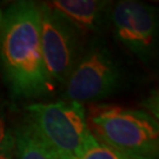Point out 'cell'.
Listing matches in <instances>:
<instances>
[{
	"instance_id": "cell-1",
	"label": "cell",
	"mask_w": 159,
	"mask_h": 159,
	"mask_svg": "<svg viewBox=\"0 0 159 159\" xmlns=\"http://www.w3.org/2000/svg\"><path fill=\"white\" fill-rule=\"evenodd\" d=\"M0 60L17 97L32 98L51 91L41 53L40 8L35 2H13L2 14Z\"/></svg>"
},
{
	"instance_id": "cell-2",
	"label": "cell",
	"mask_w": 159,
	"mask_h": 159,
	"mask_svg": "<svg viewBox=\"0 0 159 159\" xmlns=\"http://www.w3.org/2000/svg\"><path fill=\"white\" fill-rule=\"evenodd\" d=\"M86 119L99 143L133 159H158V123L148 112L102 104L93 105Z\"/></svg>"
},
{
	"instance_id": "cell-3",
	"label": "cell",
	"mask_w": 159,
	"mask_h": 159,
	"mask_svg": "<svg viewBox=\"0 0 159 159\" xmlns=\"http://www.w3.org/2000/svg\"><path fill=\"white\" fill-rule=\"evenodd\" d=\"M29 123L59 159H77L97 139L87 125L84 105L71 100L27 106Z\"/></svg>"
},
{
	"instance_id": "cell-4",
	"label": "cell",
	"mask_w": 159,
	"mask_h": 159,
	"mask_svg": "<svg viewBox=\"0 0 159 159\" xmlns=\"http://www.w3.org/2000/svg\"><path fill=\"white\" fill-rule=\"evenodd\" d=\"M123 81V71L110 48L93 40L71 71L65 83V100L83 104L98 102L117 91Z\"/></svg>"
},
{
	"instance_id": "cell-5",
	"label": "cell",
	"mask_w": 159,
	"mask_h": 159,
	"mask_svg": "<svg viewBox=\"0 0 159 159\" xmlns=\"http://www.w3.org/2000/svg\"><path fill=\"white\" fill-rule=\"evenodd\" d=\"M40 8V43L47 79L51 87L65 85L81 54L80 34L48 4Z\"/></svg>"
},
{
	"instance_id": "cell-6",
	"label": "cell",
	"mask_w": 159,
	"mask_h": 159,
	"mask_svg": "<svg viewBox=\"0 0 159 159\" xmlns=\"http://www.w3.org/2000/svg\"><path fill=\"white\" fill-rule=\"evenodd\" d=\"M79 34L96 33L110 19V2L99 0H56L48 2Z\"/></svg>"
},
{
	"instance_id": "cell-7",
	"label": "cell",
	"mask_w": 159,
	"mask_h": 159,
	"mask_svg": "<svg viewBox=\"0 0 159 159\" xmlns=\"http://www.w3.org/2000/svg\"><path fill=\"white\" fill-rule=\"evenodd\" d=\"M132 40L130 51L142 60L153 56L158 35V11L153 6L130 0Z\"/></svg>"
},
{
	"instance_id": "cell-8",
	"label": "cell",
	"mask_w": 159,
	"mask_h": 159,
	"mask_svg": "<svg viewBox=\"0 0 159 159\" xmlns=\"http://www.w3.org/2000/svg\"><path fill=\"white\" fill-rule=\"evenodd\" d=\"M13 152L16 159H59L29 123L14 132Z\"/></svg>"
},
{
	"instance_id": "cell-9",
	"label": "cell",
	"mask_w": 159,
	"mask_h": 159,
	"mask_svg": "<svg viewBox=\"0 0 159 159\" xmlns=\"http://www.w3.org/2000/svg\"><path fill=\"white\" fill-rule=\"evenodd\" d=\"M77 159H133L97 140Z\"/></svg>"
},
{
	"instance_id": "cell-10",
	"label": "cell",
	"mask_w": 159,
	"mask_h": 159,
	"mask_svg": "<svg viewBox=\"0 0 159 159\" xmlns=\"http://www.w3.org/2000/svg\"><path fill=\"white\" fill-rule=\"evenodd\" d=\"M13 148V134H11L5 124V119L0 116V151Z\"/></svg>"
},
{
	"instance_id": "cell-11",
	"label": "cell",
	"mask_w": 159,
	"mask_h": 159,
	"mask_svg": "<svg viewBox=\"0 0 159 159\" xmlns=\"http://www.w3.org/2000/svg\"><path fill=\"white\" fill-rule=\"evenodd\" d=\"M0 159H14L13 158V148L0 151Z\"/></svg>"
},
{
	"instance_id": "cell-12",
	"label": "cell",
	"mask_w": 159,
	"mask_h": 159,
	"mask_svg": "<svg viewBox=\"0 0 159 159\" xmlns=\"http://www.w3.org/2000/svg\"><path fill=\"white\" fill-rule=\"evenodd\" d=\"M1 21H2V13H1V10H0V31H1Z\"/></svg>"
}]
</instances>
